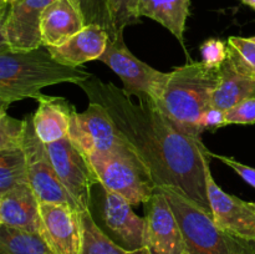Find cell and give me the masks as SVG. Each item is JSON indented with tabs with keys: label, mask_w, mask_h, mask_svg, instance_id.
Returning a JSON list of instances; mask_svg holds the SVG:
<instances>
[{
	"label": "cell",
	"mask_w": 255,
	"mask_h": 254,
	"mask_svg": "<svg viewBox=\"0 0 255 254\" xmlns=\"http://www.w3.org/2000/svg\"><path fill=\"white\" fill-rule=\"evenodd\" d=\"M24 120L9 116L6 111H0V148L21 146Z\"/></svg>",
	"instance_id": "obj_26"
},
{
	"label": "cell",
	"mask_w": 255,
	"mask_h": 254,
	"mask_svg": "<svg viewBox=\"0 0 255 254\" xmlns=\"http://www.w3.org/2000/svg\"><path fill=\"white\" fill-rule=\"evenodd\" d=\"M87 25H99L111 34L109 0H71Z\"/></svg>",
	"instance_id": "obj_25"
},
{
	"label": "cell",
	"mask_w": 255,
	"mask_h": 254,
	"mask_svg": "<svg viewBox=\"0 0 255 254\" xmlns=\"http://www.w3.org/2000/svg\"><path fill=\"white\" fill-rule=\"evenodd\" d=\"M86 26L81 12L71 0H54L41 16L42 46L57 47Z\"/></svg>",
	"instance_id": "obj_17"
},
{
	"label": "cell",
	"mask_w": 255,
	"mask_h": 254,
	"mask_svg": "<svg viewBox=\"0 0 255 254\" xmlns=\"http://www.w3.org/2000/svg\"><path fill=\"white\" fill-rule=\"evenodd\" d=\"M139 0H109L111 34L110 40L124 37L127 26L138 24L141 16L138 14Z\"/></svg>",
	"instance_id": "obj_24"
},
{
	"label": "cell",
	"mask_w": 255,
	"mask_h": 254,
	"mask_svg": "<svg viewBox=\"0 0 255 254\" xmlns=\"http://www.w3.org/2000/svg\"><path fill=\"white\" fill-rule=\"evenodd\" d=\"M99 181L111 191L121 194L132 206L144 204L156 192L148 169L137 156L87 154Z\"/></svg>",
	"instance_id": "obj_7"
},
{
	"label": "cell",
	"mask_w": 255,
	"mask_h": 254,
	"mask_svg": "<svg viewBox=\"0 0 255 254\" xmlns=\"http://www.w3.org/2000/svg\"><path fill=\"white\" fill-rule=\"evenodd\" d=\"M0 254H54L40 234L0 224Z\"/></svg>",
	"instance_id": "obj_23"
},
{
	"label": "cell",
	"mask_w": 255,
	"mask_h": 254,
	"mask_svg": "<svg viewBox=\"0 0 255 254\" xmlns=\"http://www.w3.org/2000/svg\"><path fill=\"white\" fill-rule=\"evenodd\" d=\"M54 0H12L0 5V44L11 51H30L42 46L41 16Z\"/></svg>",
	"instance_id": "obj_11"
},
{
	"label": "cell",
	"mask_w": 255,
	"mask_h": 254,
	"mask_svg": "<svg viewBox=\"0 0 255 254\" xmlns=\"http://www.w3.org/2000/svg\"><path fill=\"white\" fill-rule=\"evenodd\" d=\"M228 125L255 124V96L242 100L239 104L226 111Z\"/></svg>",
	"instance_id": "obj_28"
},
{
	"label": "cell",
	"mask_w": 255,
	"mask_h": 254,
	"mask_svg": "<svg viewBox=\"0 0 255 254\" xmlns=\"http://www.w3.org/2000/svg\"><path fill=\"white\" fill-rule=\"evenodd\" d=\"M37 109L32 114V124L37 137L45 144L60 141L70 134L76 109L66 99L39 94L35 99Z\"/></svg>",
	"instance_id": "obj_16"
},
{
	"label": "cell",
	"mask_w": 255,
	"mask_h": 254,
	"mask_svg": "<svg viewBox=\"0 0 255 254\" xmlns=\"http://www.w3.org/2000/svg\"><path fill=\"white\" fill-rule=\"evenodd\" d=\"M252 96H255L254 71L228 44V56L219 67V82L214 91L212 106L228 111L242 100Z\"/></svg>",
	"instance_id": "obj_15"
},
{
	"label": "cell",
	"mask_w": 255,
	"mask_h": 254,
	"mask_svg": "<svg viewBox=\"0 0 255 254\" xmlns=\"http://www.w3.org/2000/svg\"><path fill=\"white\" fill-rule=\"evenodd\" d=\"M146 247L151 254H184L183 234L164 194L158 188L144 203Z\"/></svg>",
	"instance_id": "obj_14"
},
{
	"label": "cell",
	"mask_w": 255,
	"mask_h": 254,
	"mask_svg": "<svg viewBox=\"0 0 255 254\" xmlns=\"http://www.w3.org/2000/svg\"><path fill=\"white\" fill-rule=\"evenodd\" d=\"M0 224L40 234V203L30 184L0 196Z\"/></svg>",
	"instance_id": "obj_18"
},
{
	"label": "cell",
	"mask_w": 255,
	"mask_h": 254,
	"mask_svg": "<svg viewBox=\"0 0 255 254\" xmlns=\"http://www.w3.org/2000/svg\"><path fill=\"white\" fill-rule=\"evenodd\" d=\"M81 219L84 229L81 254H151L147 247L137 251H127L115 243L97 227L90 211L81 212Z\"/></svg>",
	"instance_id": "obj_21"
},
{
	"label": "cell",
	"mask_w": 255,
	"mask_h": 254,
	"mask_svg": "<svg viewBox=\"0 0 255 254\" xmlns=\"http://www.w3.org/2000/svg\"><path fill=\"white\" fill-rule=\"evenodd\" d=\"M228 126L227 122V114L224 110L218 109V107H209L199 120V129L203 131H217L222 127Z\"/></svg>",
	"instance_id": "obj_30"
},
{
	"label": "cell",
	"mask_w": 255,
	"mask_h": 254,
	"mask_svg": "<svg viewBox=\"0 0 255 254\" xmlns=\"http://www.w3.org/2000/svg\"><path fill=\"white\" fill-rule=\"evenodd\" d=\"M242 2H243L244 5H247V6H249L251 9H253L255 11V0H241Z\"/></svg>",
	"instance_id": "obj_32"
},
{
	"label": "cell",
	"mask_w": 255,
	"mask_h": 254,
	"mask_svg": "<svg viewBox=\"0 0 255 254\" xmlns=\"http://www.w3.org/2000/svg\"><path fill=\"white\" fill-rule=\"evenodd\" d=\"M40 236L54 254H81V212L69 204L40 203Z\"/></svg>",
	"instance_id": "obj_12"
},
{
	"label": "cell",
	"mask_w": 255,
	"mask_h": 254,
	"mask_svg": "<svg viewBox=\"0 0 255 254\" xmlns=\"http://www.w3.org/2000/svg\"><path fill=\"white\" fill-rule=\"evenodd\" d=\"M92 76L84 67L56 61L46 46L15 52L0 44V111H6L12 102L36 99L44 87L62 82L79 85Z\"/></svg>",
	"instance_id": "obj_2"
},
{
	"label": "cell",
	"mask_w": 255,
	"mask_h": 254,
	"mask_svg": "<svg viewBox=\"0 0 255 254\" xmlns=\"http://www.w3.org/2000/svg\"><path fill=\"white\" fill-rule=\"evenodd\" d=\"M202 61L211 67H221L228 56V44L219 39L206 40L201 45Z\"/></svg>",
	"instance_id": "obj_27"
},
{
	"label": "cell",
	"mask_w": 255,
	"mask_h": 254,
	"mask_svg": "<svg viewBox=\"0 0 255 254\" xmlns=\"http://www.w3.org/2000/svg\"><path fill=\"white\" fill-rule=\"evenodd\" d=\"M184 254H188V253H184Z\"/></svg>",
	"instance_id": "obj_36"
},
{
	"label": "cell",
	"mask_w": 255,
	"mask_h": 254,
	"mask_svg": "<svg viewBox=\"0 0 255 254\" xmlns=\"http://www.w3.org/2000/svg\"><path fill=\"white\" fill-rule=\"evenodd\" d=\"M207 191L212 216L219 228L244 241L255 242V202H247L224 192L207 168Z\"/></svg>",
	"instance_id": "obj_13"
},
{
	"label": "cell",
	"mask_w": 255,
	"mask_h": 254,
	"mask_svg": "<svg viewBox=\"0 0 255 254\" xmlns=\"http://www.w3.org/2000/svg\"><path fill=\"white\" fill-rule=\"evenodd\" d=\"M211 157H214V158L222 161L228 167H231V168L233 169L234 172H237L249 186L255 188V168H253V167H249L247 166V164L241 163L239 161L234 159L233 157L222 156V154H216L213 153V152H211Z\"/></svg>",
	"instance_id": "obj_31"
},
{
	"label": "cell",
	"mask_w": 255,
	"mask_h": 254,
	"mask_svg": "<svg viewBox=\"0 0 255 254\" xmlns=\"http://www.w3.org/2000/svg\"><path fill=\"white\" fill-rule=\"evenodd\" d=\"M24 184H30V182L22 143L0 148V196Z\"/></svg>",
	"instance_id": "obj_22"
},
{
	"label": "cell",
	"mask_w": 255,
	"mask_h": 254,
	"mask_svg": "<svg viewBox=\"0 0 255 254\" xmlns=\"http://www.w3.org/2000/svg\"><path fill=\"white\" fill-rule=\"evenodd\" d=\"M22 149L26 157L30 187L34 191L39 203L69 204L79 209L76 202L60 181L47 152L46 144L35 132L32 115H27L24 119Z\"/></svg>",
	"instance_id": "obj_9"
},
{
	"label": "cell",
	"mask_w": 255,
	"mask_h": 254,
	"mask_svg": "<svg viewBox=\"0 0 255 254\" xmlns=\"http://www.w3.org/2000/svg\"><path fill=\"white\" fill-rule=\"evenodd\" d=\"M168 201L188 254H255L246 241L219 228L213 216L169 187L158 188Z\"/></svg>",
	"instance_id": "obj_4"
},
{
	"label": "cell",
	"mask_w": 255,
	"mask_h": 254,
	"mask_svg": "<svg viewBox=\"0 0 255 254\" xmlns=\"http://www.w3.org/2000/svg\"><path fill=\"white\" fill-rule=\"evenodd\" d=\"M12 0H0V5H6L9 2H11Z\"/></svg>",
	"instance_id": "obj_34"
},
{
	"label": "cell",
	"mask_w": 255,
	"mask_h": 254,
	"mask_svg": "<svg viewBox=\"0 0 255 254\" xmlns=\"http://www.w3.org/2000/svg\"><path fill=\"white\" fill-rule=\"evenodd\" d=\"M79 86L89 101L99 102L107 110L148 169L156 188L176 189L212 214L207 191L211 151L202 139L182 131L157 105L133 101L112 82L92 76Z\"/></svg>",
	"instance_id": "obj_1"
},
{
	"label": "cell",
	"mask_w": 255,
	"mask_h": 254,
	"mask_svg": "<svg viewBox=\"0 0 255 254\" xmlns=\"http://www.w3.org/2000/svg\"><path fill=\"white\" fill-rule=\"evenodd\" d=\"M125 197L101 182L92 188L90 213L100 229L127 251L146 247V221L133 212Z\"/></svg>",
	"instance_id": "obj_5"
},
{
	"label": "cell",
	"mask_w": 255,
	"mask_h": 254,
	"mask_svg": "<svg viewBox=\"0 0 255 254\" xmlns=\"http://www.w3.org/2000/svg\"><path fill=\"white\" fill-rule=\"evenodd\" d=\"M99 60L121 79L124 84L122 90L127 95L159 107L169 72H162L141 61L129 51L124 37L109 40L106 50Z\"/></svg>",
	"instance_id": "obj_6"
},
{
	"label": "cell",
	"mask_w": 255,
	"mask_h": 254,
	"mask_svg": "<svg viewBox=\"0 0 255 254\" xmlns=\"http://www.w3.org/2000/svg\"><path fill=\"white\" fill-rule=\"evenodd\" d=\"M243 241H244V239H243ZM246 243L248 244V246L251 247V248L253 249V251L255 252V242H249V241H246Z\"/></svg>",
	"instance_id": "obj_33"
},
{
	"label": "cell",
	"mask_w": 255,
	"mask_h": 254,
	"mask_svg": "<svg viewBox=\"0 0 255 254\" xmlns=\"http://www.w3.org/2000/svg\"><path fill=\"white\" fill-rule=\"evenodd\" d=\"M46 148L60 181L80 212L90 211L92 188L100 181L87 154L70 134L46 144Z\"/></svg>",
	"instance_id": "obj_10"
},
{
	"label": "cell",
	"mask_w": 255,
	"mask_h": 254,
	"mask_svg": "<svg viewBox=\"0 0 255 254\" xmlns=\"http://www.w3.org/2000/svg\"><path fill=\"white\" fill-rule=\"evenodd\" d=\"M219 82V67L191 62L169 72L159 109L183 132L201 139L199 120L212 107Z\"/></svg>",
	"instance_id": "obj_3"
},
{
	"label": "cell",
	"mask_w": 255,
	"mask_h": 254,
	"mask_svg": "<svg viewBox=\"0 0 255 254\" xmlns=\"http://www.w3.org/2000/svg\"><path fill=\"white\" fill-rule=\"evenodd\" d=\"M70 136L86 154L96 152L116 156H137L107 110L99 102L89 101V106L84 112H75Z\"/></svg>",
	"instance_id": "obj_8"
},
{
	"label": "cell",
	"mask_w": 255,
	"mask_h": 254,
	"mask_svg": "<svg viewBox=\"0 0 255 254\" xmlns=\"http://www.w3.org/2000/svg\"><path fill=\"white\" fill-rule=\"evenodd\" d=\"M227 42L237 50L243 61L253 70L255 74V40L253 37L229 36Z\"/></svg>",
	"instance_id": "obj_29"
},
{
	"label": "cell",
	"mask_w": 255,
	"mask_h": 254,
	"mask_svg": "<svg viewBox=\"0 0 255 254\" xmlns=\"http://www.w3.org/2000/svg\"><path fill=\"white\" fill-rule=\"evenodd\" d=\"M252 37H253V39H254V40H255V35H254V36H252Z\"/></svg>",
	"instance_id": "obj_35"
},
{
	"label": "cell",
	"mask_w": 255,
	"mask_h": 254,
	"mask_svg": "<svg viewBox=\"0 0 255 254\" xmlns=\"http://www.w3.org/2000/svg\"><path fill=\"white\" fill-rule=\"evenodd\" d=\"M110 35L99 25H87L80 32L57 47H47L56 61L79 67L85 62L99 60L106 50Z\"/></svg>",
	"instance_id": "obj_19"
},
{
	"label": "cell",
	"mask_w": 255,
	"mask_h": 254,
	"mask_svg": "<svg viewBox=\"0 0 255 254\" xmlns=\"http://www.w3.org/2000/svg\"><path fill=\"white\" fill-rule=\"evenodd\" d=\"M191 0H139V16L149 17L166 27L184 46V30Z\"/></svg>",
	"instance_id": "obj_20"
}]
</instances>
